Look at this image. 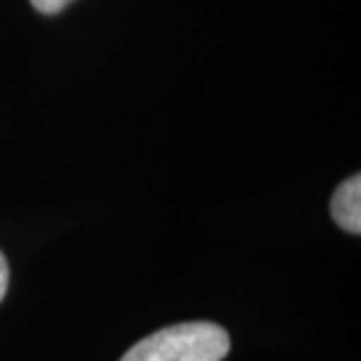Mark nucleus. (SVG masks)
Masks as SVG:
<instances>
[{"mask_svg":"<svg viewBox=\"0 0 361 361\" xmlns=\"http://www.w3.org/2000/svg\"><path fill=\"white\" fill-rule=\"evenodd\" d=\"M228 352L226 329L212 322H185L143 338L120 361H223Z\"/></svg>","mask_w":361,"mask_h":361,"instance_id":"obj_1","label":"nucleus"},{"mask_svg":"<svg viewBox=\"0 0 361 361\" xmlns=\"http://www.w3.org/2000/svg\"><path fill=\"white\" fill-rule=\"evenodd\" d=\"M331 216L345 233H361V176L355 174L345 183L338 185V190L331 197Z\"/></svg>","mask_w":361,"mask_h":361,"instance_id":"obj_2","label":"nucleus"},{"mask_svg":"<svg viewBox=\"0 0 361 361\" xmlns=\"http://www.w3.org/2000/svg\"><path fill=\"white\" fill-rule=\"evenodd\" d=\"M71 3H73V0H31V5L40 14H56V12H61L63 7H68Z\"/></svg>","mask_w":361,"mask_h":361,"instance_id":"obj_3","label":"nucleus"},{"mask_svg":"<svg viewBox=\"0 0 361 361\" xmlns=\"http://www.w3.org/2000/svg\"><path fill=\"white\" fill-rule=\"evenodd\" d=\"M7 284H10V265H7L5 254L0 251V300L5 298L7 293Z\"/></svg>","mask_w":361,"mask_h":361,"instance_id":"obj_4","label":"nucleus"}]
</instances>
